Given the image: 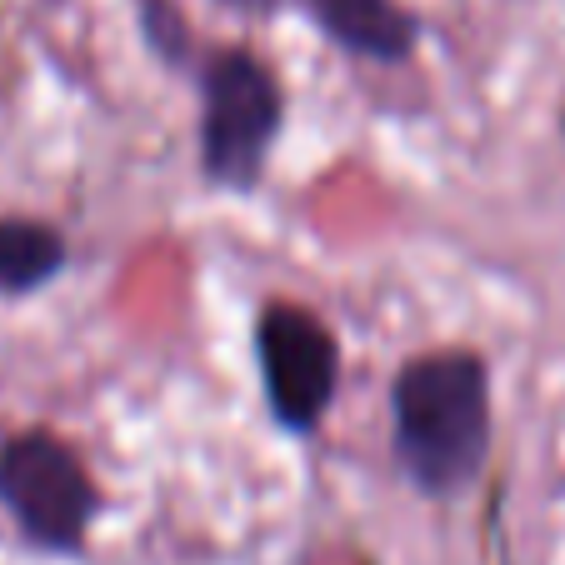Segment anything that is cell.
<instances>
[{"instance_id": "1", "label": "cell", "mask_w": 565, "mask_h": 565, "mask_svg": "<svg viewBox=\"0 0 565 565\" xmlns=\"http://www.w3.org/2000/svg\"><path fill=\"white\" fill-rule=\"evenodd\" d=\"M391 446L430 501L470 491L491 456V371L476 351H426L391 381Z\"/></svg>"}, {"instance_id": "2", "label": "cell", "mask_w": 565, "mask_h": 565, "mask_svg": "<svg viewBox=\"0 0 565 565\" xmlns=\"http://www.w3.org/2000/svg\"><path fill=\"white\" fill-rule=\"evenodd\" d=\"M286 120L280 81L256 51L225 45L201 61V171L221 191H250Z\"/></svg>"}, {"instance_id": "3", "label": "cell", "mask_w": 565, "mask_h": 565, "mask_svg": "<svg viewBox=\"0 0 565 565\" xmlns=\"http://www.w3.org/2000/svg\"><path fill=\"white\" fill-rule=\"evenodd\" d=\"M0 505L35 551L75 555L90 541L100 495L71 440L55 430H15L0 436Z\"/></svg>"}, {"instance_id": "4", "label": "cell", "mask_w": 565, "mask_h": 565, "mask_svg": "<svg viewBox=\"0 0 565 565\" xmlns=\"http://www.w3.org/2000/svg\"><path fill=\"white\" fill-rule=\"evenodd\" d=\"M256 361L270 416L290 436H310L341 391V341L310 306L270 300L256 320Z\"/></svg>"}, {"instance_id": "5", "label": "cell", "mask_w": 565, "mask_h": 565, "mask_svg": "<svg viewBox=\"0 0 565 565\" xmlns=\"http://www.w3.org/2000/svg\"><path fill=\"white\" fill-rule=\"evenodd\" d=\"M310 6L326 35L361 61L401 65L416 51V21L395 0H310Z\"/></svg>"}, {"instance_id": "6", "label": "cell", "mask_w": 565, "mask_h": 565, "mask_svg": "<svg viewBox=\"0 0 565 565\" xmlns=\"http://www.w3.org/2000/svg\"><path fill=\"white\" fill-rule=\"evenodd\" d=\"M65 270V235L45 221L0 215V296H35Z\"/></svg>"}, {"instance_id": "7", "label": "cell", "mask_w": 565, "mask_h": 565, "mask_svg": "<svg viewBox=\"0 0 565 565\" xmlns=\"http://www.w3.org/2000/svg\"><path fill=\"white\" fill-rule=\"evenodd\" d=\"M140 25H146L150 51L166 65H185L191 61V25L175 11L171 0H140Z\"/></svg>"}, {"instance_id": "8", "label": "cell", "mask_w": 565, "mask_h": 565, "mask_svg": "<svg viewBox=\"0 0 565 565\" xmlns=\"http://www.w3.org/2000/svg\"><path fill=\"white\" fill-rule=\"evenodd\" d=\"M221 6H231V11H246V15H270V11H276V0H221Z\"/></svg>"}, {"instance_id": "9", "label": "cell", "mask_w": 565, "mask_h": 565, "mask_svg": "<svg viewBox=\"0 0 565 565\" xmlns=\"http://www.w3.org/2000/svg\"><path fill=\"white\" fill-rule=\"evenodd\" d=\"M561 130H565V110H561Z\"/></svg>"}]
</instances>
